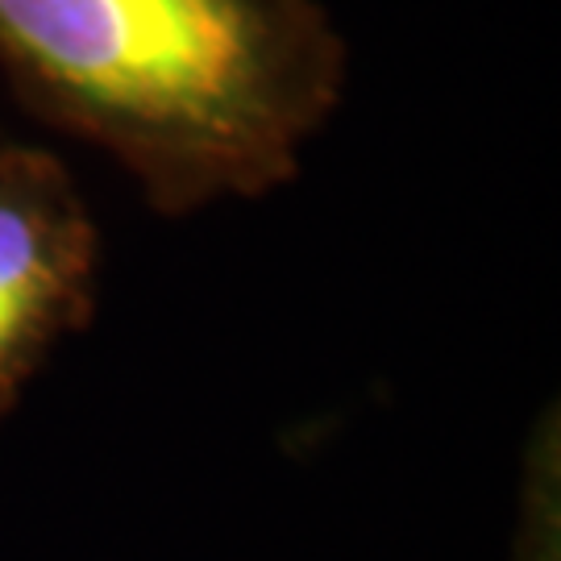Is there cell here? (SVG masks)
<instances>
[{
  "instance_id": "obj_1",
  "label": "cell",
  "mask_w": 561,
  "mask_h": 561,
  "mask_svg": "<svg viewBox=\"0 0 561 561\" xmlns=\"http://www.w3.org/2000/svg\"><path fill=\"white\" fill-rule=\"evenodd\" d=\"M0 71L159 213H196L300 171L345 42L317 0H0Z\"/></svg>"
},
{
  "instance_id": "obj_2",
  "label": "cell",
  "mask_w": 561,
  "mask_h": 561,
  "mask_svg": "<svg viewBox=\"0 0 561 561\" xmlns=\"http://www.w3.org/2000/svg\"><path fill=\"white\" fill-rule=\"evenodd\" d=\"M101 233L71 171L38 146H0V416L50 350L96 308Z\"/></svg>"
}]
</instances>
